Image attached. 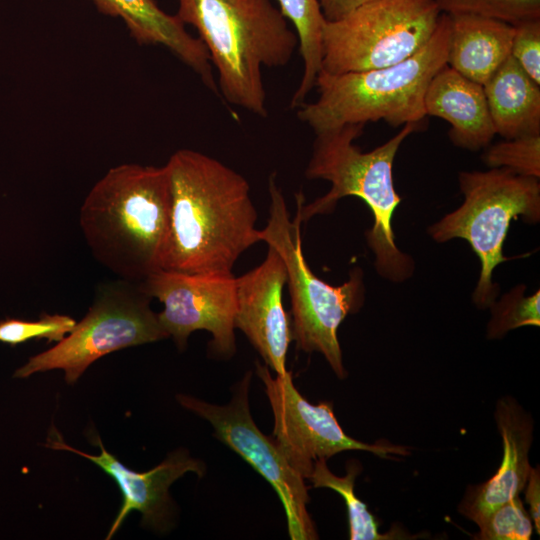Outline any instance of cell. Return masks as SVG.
I'll list each match as a JSON object with an SVG mask.
<instances>
[{
  "instance_id": "obj_1",
  "label": "cell",
  "mask_w": 540,
  "mask_h": 540,
  "mask_svg": "<svg viewBox=\"0 0 540 540\" xmlns=\"http://www.w3.org/2000/svg\"><path fill=\"white\" fill-rule=\"evenodd\" d=\"M169 227L160 269L187 274H233L239 256L262 240L250 186L238 172L201 152L169 158Z\"/></svg>"
},
{
  "instance_id": "obj_2",
  "label": "cell",
  "mask_w": 540,
  "mask_h": 540,
  "mask_svg": "<svg viewBox=\"0 0 540 540\" xmlns=\"http://www.w3.org/2000/svg\"><path fill=\"white\" fill-rule=\"evenodd\" d=\"M171 207L167 167L121 164L87 194L80 227L94 258L119 276L142 282L160 269Z\"/></svg>"
},
{
  "instance_id": "obj_3",
  "label": "cell",
  "mask_w": 540,
  "mask_h": 540,
  "mask_svg": "<svg viewBox=\"0 0 540 540\" xmlns=\"http://www.w3.org/2000/svg\"><path fill=\"white\" fill-rule=\"evenodd\" d=\"M364 126L345 125L316 134L305 176L326 180L331 187L310 204L303 199L300 215L306 222L316 215L332 213L342 198L355 196L363 200L373 216L365 238L374 255L376 272L383 279L400 283L412 277L415 262L395 242L392 221L402 198L395 189L393 164L403 141L420 124H405L395 136L368 152L354 144Z\"/></svg>"
},
{
  "instance_id": "obj_4",
  "label": "cell",
  "mask_w": 540,
  "mask_h": 540,
  "mask_svg": "<svg viewBox=\"0 0 540 540\" xmlns=\"http://www.w3.org/2000/svg\"><path fill=\"white\" fill-rule=\"evenodd\" d=\"M177 16L192 25L218 73L220 97L266 117L262 68L283 67L298 37L270 0H177Z\"/></svg>"
},
{
  "instance_id": "obj_5",
  "label": "cell",
  "mask_w": 540,
  "mask_h": 540,
  "mask_svg": "<svg viewBox=\"0 0 540 540\" xmlns=\"http://www.w3.org/2000/svg\"><path fill=\"white\" fill-rule=\"evenodd\" d=\"M450 16L441 13L428 43L413 56L384 68L342 74L320 71L316 101L297 108L315 135L345 125L384 120L393 127L421 124L426 89L447 64Z\"/></svg>"
},
{
  "instance_id": "obj_6",
  "label": "cell",
  "mask_w": 540,
  "mask_h": 540,
  "mask_svg": "<svg viewBox=\"0 0 540 540\" xmlns=\"http://www.w3.org/2000/svg\"><path fill=\"white\" fill-rule=\"evenodd\" d=\"M275 174L268 180L269 218L262 240L272 244L283 258L288 284L292 338L297 349L324 356L336 376H347L338 340L344 319L357 313L365 301L363 271L355 267L341 285L333 286L317 277L307 264L302 250L300 205L302 191L296 194L297 211L292 220Z\"/></svg>"
},
{
  "instance_id": "obj_7",
  "label": "cell",
  "mask_w": 540,
  "mask_h": 540,
  "mask_svg": "<svg viewBox=\"0 0 540 540\" xmlns=\"http://www.w3.org/2000/svg\"><path fill=\"white\" fill-rule=\"evenodd\" d=\"M463 203L428 228L439 243L466 240L480 261V275L472 293L479 309L489 308L500 287L492 281L495 268L505 257L503 246L512 220L540 221L539 179L521 176L507 168L462 171L458 176Z\"/></svg>"
},
{
  "instance_id": "obj_8",
  "label": "cell",
  "mask_w": 540,
  "mask_h": 540,
  "mask_svg": "<svg viewBox=\"0 0 540 540\" xmlns=\"http://www.w3.org/2000/svg\"><path fill=\"white\" fill-rule=\"evenodd\" d=\"M151 300L140 282L120 278L100 285L93 304L73 330L50 349L30 357L14 377L61 369L66 382L74 384L107 354L168 338Z\"/></svg>"
},
{
  "instance_id": "obj_9",
  "label": "cell",
  "mask_w": 540,
  "mask_h": 540,
  "mask_svg": "<svg viewBox=\"0 0 540 540\" xmlns=\"http://www.w3.org/2000/svg\"><path fill=\"white\" fill-rule=\"evenodd\" d=\"M441 13L435 0H373L326 21L321 71L342 74L402 62L428 43Z\"/></svg>"
},
{
  "instance_id": "obj_10",
  "label": "cell",
  "mask_w": 540,
  "mask_h": 540,
  "mask_svg": "<svg viewBox=\"0 0 540 540\" xmlns=\"http://www.w3.org/2000/svg\"><path fill=\"white\" fill-rule=\"evenodd\" d=\"M252 374L247 372L234 387L226 405L204 402L179 394L178 402L186 409L206 419L214 436L242 457L275 490L280 498L292 540L318 539L307 511L309 495L304 478L287 461L275 439L264 435L255 424L249 409V386Z\"/></svg>"
},
{
  "instance_id": "obj_11",
  "label": "cell",
  "mask_w": 540,
  "mask_h": 540,
  "mask_svg": "<svg viewBox=\"0 0 540 540\" xmlns=\"http://www.w3.org/2000/svg\"><path fill=\"white\" fill-rule=\"evenodd\" d=\"M256 373L264 383L272 407L275 441L304 479L309 477L316 460H327L343 451H367L383 458L410 453L405 446L386 442L370 444L348 436L336 419L332 403L308 402L294 386L291 371L273 377L269 367L257 361Z\"/></svg>"
},
{
  "instance_id": "obj_12",
  "label": "cell",
  "mask_w": 540,
  "mask_h": 540,
  "mask_svg": "<svg viewBox=\"0 0 540 540\" xmlns=\"http://www.w3.org/2000/svg\"><path fill=\"white\" fill-rule=\"evenodd\" d=\"M142 289L163 304L158 319L184 349L196 330L211 333L212 350L231 356L235 352L236 277L233 274H187L158 269L142 282Z\"/></svg>"
},
{
  "instance_id": "obj_13",
  "label": "cell",
  "mask_w": 540,
  "mask_h": 540,
  "mask_svg": "<svg viewBox=\"0 0 540 540\" xmlns=\"http://www.w3.org/2000/svg\"><path fill=\"white\" fill-rule=\"evenodd\" d=\"M92 442L100 447L98 455H92L71 447L64 442L59 432L52 427L46 447L65 450L82 456L109 475L118 485L122 494V503L106 539H111L129 513L138 511L142 514L143 523L156 530H163L168 524L171 499L169 487L177 479L188 472L202 476L204 464L192 458L187 450L178 449L172 452L159 465L146 472H137L121 463L113 454L105 449L98 436Z\"/></svg>"
},
{
  "instance_id": "obj_14",
  "label": "cell",
  "mask_w": 540,
  "mask_h": 540,
  "mask_svg": "<svg viewBox=\"0 0 540 540\" xmlns=\"http://www.w3.org/2000/svg\"><path fill=\"white\" fill-rule=\"evenodd\" d=\"M264 261L236 277L235 328L255 347L269 369L283 376L290 342L293 340L288 314L282 303L287 281L286 267L278 250L267 243Z\"/></svg>"
},
{
  "instance_id": "obj_15",
  "label": "cell",
  "mask_w": 540,
  "mask_h": 540,
  "mask_svg": "<svg viewBox=\"0 0 540 540\" xmlns=\"http://www.w3.org/2000/svg\"><path fill=\"white\" fill-rule=\"evenodd\" d=\"M494 419L502 440L500 465L485 482L468 486L458 505V512L476 525L520 494L532 468L529 461L534 432L531 415L515 398L503 396L496 402Z\"/></svg>"
},
{
  "instance_id": "obj_16",
  "label": "cell",
  "mask_w": 540,
  "mask_h": 540,
  "mask_svg": "<svg viewBox=\"0 0 540 540\" xmlns=\"http://www.w3.org/2000/svg\"><path fill=\"white\" fill-rule=\"evenodd\" d=\"M426 116L451 125L448 133L457 147L478 151L490 145L496 135L483 85L447 64L430 81L424 96Z\"/></svg>"
},
{
  "instance_id": "obj_17",
  "label": "cell",
  "mask_w": 540,
  "mask_h": 540,
  "mask_svg": "<svg viewBox=\"0 0 540 540\" xmlns=\"http://www.w3.org/2000/svg\"><path fill=\"white\" fill-rule=\"evenodd\" d=\"M97 9L118 17L141 45H162L201 78L220 97L209 54L200 38L191 36L177 15H170L154 0H91Z\"/></svg>"
},
{
  "instance_id": "obj_18",
  "label": "cell",
  "mask_w": 540,
  "mask_h": 540,
  "mask_svg": "<svg viewBox=\"0 0 540 540\" xmlns=\"http://www.w3.org/2000/svg\"><path fill=\"white\" fill-rule=\"evenodd\" d=\"M449 16L447 65L484 85L511 56L514 26L471 14Z\"/></svg>"
},
{
  "instance_id": "obj_19",
  "label": "cell",
  "mask_w": 540,
  "mask_h": 540,
  "mask_svg": "<svg viewBox=\"0 0 540 540\" xmlns=\"http://www.w3.org/2000/svg\"><path fill=\"white\" fill-rule=\"evenodd\" d=\"M496 135L540 134V85L510 56L483 85Z\"/></svg>"
},
{
  "instance_id": "obj_20",
  "label": "cell",
  "mask_w": 540,
  "mask_h": 540,
  "mask_svg": "<svg viewBox=\"0 0 540 540\" xmlns=\"http://www.w3.org/2000/svg\"><path fill=\"white\" fill-rule=\"evenodd\" d=\"M279 10L290 20L298 37L299 52L303 60V73L290 101V108L297 109L315 87L322 69L323 27L326 22L319 0H277Z\"/></svg>"
},
{
  "instance_id": "obj_21",
  "label": "cell",
  "mask_w": 540,
  "mask_h": 540,
  "mask_svg": "<svg viewBox=\"0 0 540 540\" xmlns=\"http://www.w3.org/2000/svg\"><path fill=\"white\" fill-rule=\"evenodd\" d=\"M325 459L314 462L313 469L307 478L314 488H328L336 491L344 500L348 514L349 539L351 540H392L406 539L407 534L394 528L387 533L379 532V522L368 510L367 504L355 494V480L361 467L356 461L347 464L345 476L333 474Z\"/></svg>"
},
{
  "instance_id": "obj_22",
  "label": "cell",
  "mask_w": 540,
  "mask_h": 540,
  "mask_svg": "<svg viewBox=\"0 0 540 540\" xmlns=\"http://www.w3.org/2000/svg\"><path fill=\"white\" fill-rule=\"evenodd\" d=\"M525 290V285H517L490 305L488 339H500L520 327L540 326V292L525 296Z\"/></svg>"
},
{
  "instance_id": "obj_23",
  "label": "cell",
  "mask_w": 540,
  "mask_h": 540,
  "mask_svg": "<svg viewBox=\"0 0 540 540\" xmlns=\"http://www.w3.org/2000/svg\"><path fill=\"white\" fill-rule=\"evenodd\" d=\"M482 160L490 168H507L518 175L540 179V134L487 146Z\"/></svg>"
},
{
  "instance_id": "obj_24",
  "label": "cell",
  "mask_w": 540,
  "mask_h": 540,
  "mask_svg": "<svg viewBox=\"0 0 540 540\" xmlns=\"http://www.w3.org/2000/svg\"><path fill=\"white\" fill-rule=\"evenodd\" d=\"M448 15L471 14L511 25L540 18V0H435Z\"/></svg>"
},
{
  "instance_id": "obj_25",
  "label": "cell",
  "mask_w": 540,
  "mask_h": 540,
  "mask_svg": "<svg viewBox=\"0 0 540 540\" xmlns=\"http://www.w3.org/2000/svg\"><path fill=\"white\" fill-rule=\"evenodd\" d=\"M477 540H529L533 521L519 495L494 509L478 525Z\"/></svg>"
},
{
  "instance_id": "obj_26",
  "label": "cell",
  "mask_w": 540,
  "mask_h": 540,
  "mask_svg": "<svg viewBox=\"0 0 540 540\" xmlns=\"http://www.w3.org/2000/svg\"><path fill=\"white\" fill-rule=\"evenodd\" d=\"M68 315L43 313L38 320L6 318L0 321V342L15 346L32 339L59 342L76 325Z\"/></svg>"
},
{
  "instance_id": "obj_27",
  "label": "cell",
  "mask_w": 540,
  "mask_h": 540,
  "mask_svg": "<svg viewBox=\"0 0 540 540\" xmlns=\"http://www.w3.org/2000/svg\"><path fill=\"white\" fill-rule=\"evenodd\" d=\"M513 26L511 57L540 85V18L525 20Z\"/></svg>"
},
{
  "instance_id": "obj_28",
  "label": "cell",
  "mask_w": 540,
  "mask_h": 540,
  "mask_svg": "<svg viewBox=\"0 0 540 540\" xmlns=\"http://www.w3.org/2000/svg\"><path fill=\"white\" fill-rule=\"evenodd\" d=\"M525 490V501L529 506V514L533 521V526L540 534V470L539 465L532 467L528 475Z\"/></svg>"
},
{
  "instance_id": "obj_29",
  "label": "cell",
  "mask_w": 540,
  "mask_h": 540,
  "mask_svg": "<svg viewBox=\"0 0 540 540\" xmlns=\"http://www.w3.org/2000/svg\"><path fill=\"white\" fill-rule=\"evenodd\" d=\"M373 0H319L326 21H337Z\"/></svg>"
}]
</instances>
